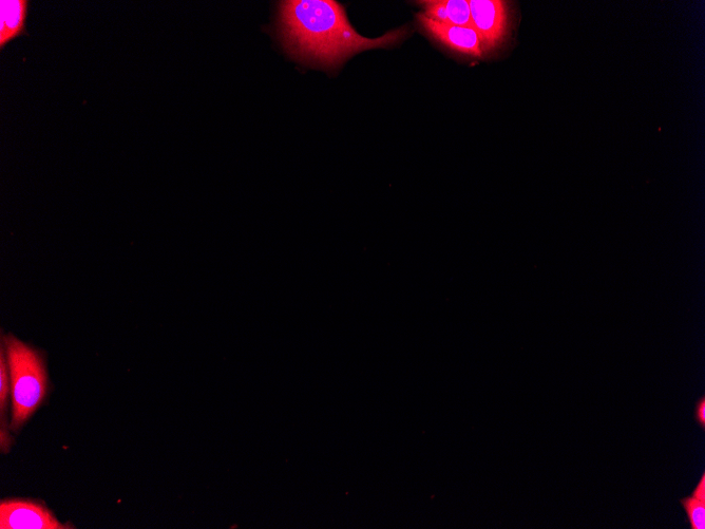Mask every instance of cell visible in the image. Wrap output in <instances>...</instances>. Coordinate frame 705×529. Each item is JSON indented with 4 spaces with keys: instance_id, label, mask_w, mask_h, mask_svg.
<instances>
[{
    "instance_id": "obj_10",
    "label": "cell",
    "mask_w": 705,
    "mask_h": 529,
    "mask_svg": "<svg viewBox=\"0 0 705 529\" xmlns=\"http://www.w3.org/2000/svg\"><path fill=\"white\" fill-rule=\"evenodd\" d=\"M695 420L702 429H705V398H704V396H702V398L696 404Z\"/></svg>"
},
{
    "instance_id": "obj_1",
    "label": "cell",
    "mask_w": 705,
    "mask_h": 529,
    "mask_svg": "<svg viewBox=\"0 0 705 529\" xmlns=\"http://www.w3.org/2000/svg\"><path fill=\"white\" fill-rule=\"evenodd\" d=\"M279 32L291 58L301 64L336 69L359 52L396 46L400 28L368 39L351 26L344 6L333 0H288L279 5Z\"/></svg>"
},
{
    "instance_id": "obj_2",
    "label": "cell",
    "mask_w": 705,
    "mask_h": 529,
    "mask_svg": "<svg viewBox=\"0 0 705 529\" xmlns=\"http://www.w3.org/2000/svg\"><path fill=\"white\" fill-rule=\"evenodd\" d=\"M11 377L12 428L26 423L43 403L48 373L41 352L9 334L3 338Z\"/></svg>"
},
{
    "instance_id": "obj_5",
    "label": "cell",
    "mask_w": 705,
    "mask_h": 529,
    "mask_svg": "<svg viewBox=\"0 0 705 529\" xmlns=\"http://www.w3.org/2000/svg\"><path fill=\"white\" fill-rule=\"evenodd\" d=\"M417 21L436 41L457 52L474 58H482L486 54L479 33L472 27L438 23L430 20L423 12L417 14Z\"/></svg>"
},
{
    "instance_id": "obj_9",
    "label": "cell",
    "mask_w": 705,
    "mask_h": 529,
    "mask_svg": "<svg viewBox=\"0 0 705 529\" xmlns=\"http://www.w3.org/2000/svg\"><path fill=\"white\" fill-rule=\"evenodd\" d=\"M5 349L2 346V352H0V405H2V412L4 414L7 405V399L10 392V370L5 356Z\"/></svg>"
},
{
    "instance_id": "obj_3",
    "label": "cell",
    "mask_w": 705,
    "mask_h": 529,
    "mask_svg": "<svg viewBox=\"0 0 705 529\" xmlns=\"http://www.w3.org/2000/svg\"><path fill=\"white\" fill-rule=\"evenodd\" d=\"M472 28L479 33L485 53L500 47L509 31V5L502 0H470Z\"/></svg>"
},
{
    "instance_id": "obj_4",
    "label": "cell",
    "mask_w": 705,
    "mask_h": 529,
    "mask_svg": "<svg viewBox=\"0 0 705 529\" xmlns=\"http://www.w3.org/2000/svg\"><path fill=\"white\" fill-rule=\"evenodd\" d=\"M2 529H65L49 509L30 501H3L0 503Z\"/></svg>"
},
{
    "instance_id": "obj_6",
    "label": "cell",
    "mask_w": 705,
    "mask_h": 529,
    "mask_svg": "<svg viewBox=\"0 0 705 529\" xmlns=\"http://www.w3.org/2000/svg\"><path fill=\"white\" fill-rule=\"evenodd\" d=\"M29 0H2L0 2V49L19 36L27 34Z\"/></svg>"
},
{
    "instance_id": "obj_8",
    "label": "cell",
    "mask_w": 705,
    "mask_h": 529,
    "mask_svg": "<svg viewBox=\"0 0 705 529\" xmlns=\"http://www.w3.org/2000/svg\"><path fill=\"white\" fill-rule=\"evenodd\" d=\"M687 514L691 529H705V474L694 489L692 496L680 500Z\"/></svg>"
},
{
    "instance_id": "obj_7",
    "label": "cell",
    "mask_w": 705,
    "mask_h": 529,
    "mask_svg": "<svg viewBox=\"0 0 705 529\" xmlns=\"http://www.w3.org/2000/svg\"><path fill=\"white\" fill-rule=\"evenodd\" d=\"M430 20L462 27H472L471 11L467 0H427L419 3Z\"/></svg>"
}]
</instances>
